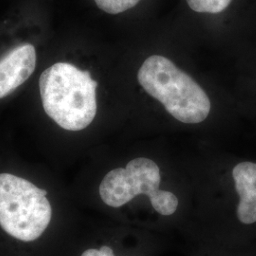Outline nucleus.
I'll return each instance as SVG.
<instances>
[{
	"instance_id": "6",
	"label": "nucleus",
	"mask_w": 256,
	"mask_h": 256,
	"mask_svg": "<svg viewBox=\"0 0 256 256\" xmlns=\"http://www.w3.org/2000/svg\"><path fill=\"white\" fill-rule=\"evenodd\" d=\"M236 189L239 194L238 218L246 225L256 222V164L241 162L232 170Z\"/></svg>"
},
{
	"instance_id": "2",
	"label": "nucleus",
	"mask_w": 256,
	"mask_h": 256,
	"mask_svg": "<svg viewBox=\"0 0 256 256\" xmlns=\"http://www.w3.org/2000/svg\"><path fill=\"white\" fill-rule=\"evenodd\" d=\"M138 80L174 119L194 124L208 118L212 104L207 93L191 76L164 56L153 55L146 60L138 70Z\"/></svg>"
},
{
	"instance_id": "1",
	"label": "nucleus",
	"mask_w": 256,
	"mask_h": 256,
	"mask_svg": "<svg viewBox=\"0 0 256 256\" xmlns=\"http://www.w3.org/2000/svg\"><path fill=\"white\" fill-rule=\"evenodd\" d=\"M39 88L46 115L68 131L88 128L97 114L98 82L70 63H57L42 74Z\"/></svg>"
},
{
	"instance_id": "3",
	"label": "nucleus",
	"mask_w": 256,
	"mask_h": 256,
	"mask_svg": "<svg viewBox=\"0 0 256 256\" xmlns=\"http://www.w3.org/2000/svg\"><path fill=\"white\" fill-rule=\"evenodd\" d=\"M48 192L14 174H0V226L10 236L32 242L48 229L52 205Z\"/></svg>"
},
{
	"instance_id": "5",
	"label": "nucleus",
	"mask_w": 256,
	"mask_h": 256,
	"mask_svg": "<svg viewBox=\"0 0 256 256\" xmlns=\"http://www.w3.org/2000/svg\"><path fill=\"white\" fill-rule=\"evenodd\" d=\"M36 50L25 44L12 50L0 60V99H3L34 74L36 68Z\"/></svg>"
},
{
	"instance_id": "9",
	"label": "nucleus",
	"mask_w": 256,
	"mask_h": 256,
	"mask_svg": "<svg viewBox=\"0 0 256 256\" xmlns=\"http://www.w3.org/2000/svg\"><path fill=\"white\" fill-rule=\"evenodd\" d=\"M82 256H115L113 250L108 246H102L100 250L90 248L86 250Z\"/></svg>"
},
{
	"instance_id": "7",
	"label": "nucleus",
	"mask_w": 256,
	"mask_h": 256,
	"mask_svg": "<svg viewBox=\"0 0 256 256\" xmlns=\"http://www.w3.org/2000/svg\"><path fill=\"white\" fill-rule=\"evenodd\" d=\"M232 0H187L189 7L200 14H220L227 9Z\"/></svg>"
},
{
	"instance_id": "4",
	"label": "nucleus",
	"mask_w": 256,
	"mask_h": 256,
	"mask_svg": "<svg viewBox=\"0 0 256 256\" xmlns=\"http://www.w3.org/2000/svg\"><path fill=\"white\" fill-rule=\"evenodd\" d=\"M160 170L155 162L146 158L131 160L126 168L112 170L100 185L102 200L112 208H120L138 194H146L160 214L170 216L178 207L173 192L160 190Z\"/></svg>"
},
{
	"instance_id": "8",
	"label": "nucleus",
	"mask_w": 256,
	"mask_h": 256,
	"mask_svg": "<svg viewBox=\"0 0 256 256\" xmlns=\"http://www.w3.org/2000/svg\"><path fill=\"white\" fill-rule=\"evenodd\" d=\"M97 6L110 14H119L137 6L140 0H94Z\"/></svg>"
}]
</instances>
